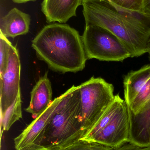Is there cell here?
<instances>
[{
  "mask_svg": "<svg viewBox=\"0 0 150 150\" xmlns=\"http://www.w3.org/2000/svg\"><path fill=\"white\" fill-rule=\"evenodd\" d=\"M65 92L46 126L41 150H57L84 137L79 87L73 86Z\"/></svg>",
  "mask_w": 150,
  "mask_h": 150,
  "instance_id": "cell-3",
  "label": "cell"
},
{
  "mask_svg": "<svg viewBox=\"0 0 150 150\" xmlns=\"http://www.w3.org/2000/svg\"><path fill=\"white\" fill-rule=\"evenodd\" d=\"M78 86L81 99V120L85 137L114 100V87L104 79L94 76Z\"/></svg>",
  "mask_w": 150,
  "mask_h": 150,
  "instance_id": "cell-4",
  "label": "cell"
},
{
  "mask_svg": "<svg viewBox=\"0 0 150 150\" xmlns=\"http://www.w3.org/2000/svg\"><path fill=\"white\" fill-rule=\"evenodd\" d=\"M122 8L133 11L143 12L144 0H109Z\"/></svg>",
  "mask_w": 150,
  "mask_h": 150,
  "instance_id": "cell-16",
  "label": "cell"
},
{
  "mask_svg": "<svg viewBox=\"0 0 150 150\" xmlns=\"http://www.w3.org/2000/svg\"><path fill=\"white\" fill-rule=\"evenodd\" d=\"M21 63L18 51L11 45L9 48V61L6 70L0 77L1 115L13 104L19 93Z\"/></svg>",
  "mask_w": 150,
  "mask_h": 150,
  "instance_id": "cell-8",
  "label": "cell"
},
{
  "mask_svg": "<svg viewBox=\"0 0 150 150\" xmlns=\"http://www.w3.org/2000/svg\"><path fill=\"white\" fill-rule=\"evenodd\" d=\"M143 12L150 15V0H144Z\"/></svg>",
  "mask_w": 150,
  "mask_h": 150,
  "instance_id": "cell-18",
  "label": "cell"
},
{
  "mask_svg": "<svg viewBox=\"0 0 150 150\" xmlns=\"http://www.w3.org/2000/svg\"><path fill=\"white\" fill-rule=\"evenodd\" d=\"M114 150H150V147H141L128 143Z\"/></svg>",
  "mask_w": 150,
  "mask_h": 150,
  "instance_id": "cell-17",
  "label": "cell"
},
{
  "mask_svg": "<svg viewBox=\"0 0 150 150\" xmlns=\"http://www.w3.org/2000/svg\"><path fill=\"white\" fill-rule=\"evenodd\" d=\"M22 100L21 93L13 104L1 115V126L4 131H8L16 122L22 118Z\"/></svg>",
  "mask_w": 150,
  "mask_h": 150,
  "instance_id": "cell-13",
  "label": "cell"
},
{
  "mask_svg": "<svg viewBox=\"0 0 150 150\" xmlns=\"http://www.w3.org/2000/svg\"><path fill=\"white\" fill-rule=\"evenodd\" d=\"M48 73L40 78L31 93V100L25 111L35 119L43 112L52 103L53 91Z\"/></svg>",
  "mask_w": 150,
  "mask_h": 150,
  "instance_id": "cell-11",
  "label": "cell"
},
{
  "mask_svg": "<svg viewBox=\"0 0 150 150\" xmlns=\"http://www.w3.org/2000/svg\"><path fill=\"white\" fill-rule=\"evenodd\" d=\"M82 5V0H43L41 10L47 23H65L76 16V10Z\"/></svg>",
  "mask_w": 150,
  "mask_h": 150,
  "instance_id": "cell-10",
  "label": "cell"
},
{
  "mask_svg": "<svg viewBox=\"0 0 150 150\" xmlns=\"http://www.w3.org/2000/svg\"><path fill=\"white\" fill-rule=\"evenodd\" d=\"M32 47L39 59L51 70L62 74L82 71L88 59L82 36L66 24L44 26L32 41Z\"/></svg>",
  "mask_w": 150,
  "mask_h": 150,
  "instance_id": "cell-2",
  "label": "cell"
},
{
  "mask_svg": "<svg viewBox=\"0 0 150 150\" xmlns=\"http://www.w3.org/2000/svg\"><path fill=\"white\" fill-rule=\"evenodd\" d=\"M57 150H114L103 144L80 139Z\"/></svg>",
  "mask_w": 150,
  "mask_h": 150,
  "instance_id": "cell-14",
  "label": "cell"
},
{
  "mask_svg": "<svg viewBox=\"0 0 150 150\" xmlns=\"http://www.w3.org/2000/svg\"><path fill=\"white\" fill-rule=\"evenodd\" d=\"M82 39L88 59L123 62L131 58L125 45L114 34L103 27L85 26Z\"/></svg>",
  "mask_w": 150,
  "mask_h": 150,
  "instance_id": "cell-5",
  "label": "cell"
},
{
  "mask_svg": "<svg viewBox=\"0 0 150 150\" xmlns=\"http://www.w3.org/2000/svg\"><path fill=\"white\" fill-rule=\"evenodd\" d=\"M148 53H149V55L150 58V39L149 41V51H148Z\"/></svg>",
  "mask_w": 150,
  "mask_h": 150,
  "instance_id": "cell-20",
  "label": "cell"
},
{
  "mask_svg": "<svg viewBox=\"0 0 150 150\" xmlns=\"http://www.w3.org/2000/svg\"><path fill=\"white\" fill-rule=\"evenodd\" d=\"M85 26L103 27L127 47L131 58L148 52L150 15L122 8L109 0H82Z\"/></svg>",
  "mask_w": 150,
  "mask_h": 150,
  "instance_id": "cell-1",
  "label": "cell"
},
{
  "mask_svg": "<svg viewBox=\"0 0 150 150\" xmlns=\"http://www.w3.org/2000/svg\"><path fill=\"white\" fill-rule=\"evenodd\" d=\"M31 16L16 8H13L0 19V33L6 38H14L28 33Z\"/></svg>",
  "mask_w": 150,
  "mask_h": 150,
  "instance_id": "cell-12",
  "label": "cell"
},
{
  "mask_svg": "<svg viewBox=\"0 0 150 150\" xmlns=\"http://www.w3.org/2000/svg\"><path fill=\"white\" fill-rule=\"evenodd\" d=\"M131 111L125 101L113 119L100 132L86 141L116 149L129 143Z\"/></svg>",
  "mask_w": 150,
  "mask_h": 150,
  "instance_id": "cell-7",
  "label": "cell"
},
{
  "mask_svg": "<svg viewBox=\"0 0 150 150\" xmlns=\"http://www.w3.org/2000/svg\"><path fill=\"white\" fill-rule=\"evenodd\" d=\"M36 0H12L13 2L16 3L20 4L24 3L30 1H35Z\"/></svg>",
  "mask_w": 150,
  "mask_h": 150,
  "instance_id": "cell-19",
  "label": "cell"
},
{
  "mask_svg": "<svg viewBox=\"0 0 150 150\" xmlns=\"http://www.w3.org/2000/svg\"><path fill=\"white\" fill-rule=\"evenodd\" d=\"M65 95L66 92L55 98L48 107L15 138L16 150H41L46 126Z\"/></svg>",
  "mask_w": 150,
  "mask_h": 150,
  "instance_id": "cell-9",
  "label": "cell"
},
{
  "mask_svg": "<svg viewBox=\"0 0 150 150\" xmlns=\"http://www.w3.org/2000/svg\"><path fill=\"white\" fill-rule=\"evenodd\" d=\"M11 45L8 38L0 33V77L6 70L9 61V48Z\"/></svg>",
  "mask_w": 150,
  "mask_h": 150,
  "instance_id": "cell-15",
  "label": "cell"
},
{
  "mask_svg": "<svg viewBox=\"0 0 150 150\" xmlns=\"http://www.w3.org/2000/svg\"><path fill=\"white\" fill-rule=\"evenodd\" d=\"M124 100L136 115L150 111V65L132 70L123 79Z\"/></svg>",
  "mask_w": 150,
  "mask_h": 150,
  "instance_id": "cell-6",
  "label": "cell"
}]
</instances>
